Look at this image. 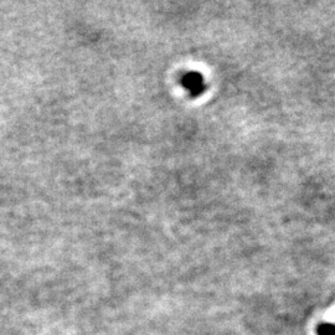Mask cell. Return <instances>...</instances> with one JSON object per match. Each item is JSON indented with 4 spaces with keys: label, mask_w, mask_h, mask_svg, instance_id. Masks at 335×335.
Listing matches in <instances>:
<instances>
[{
    "label": "cell",
    "mask_w": 335,
    "mask_h": 335,
    "mask_svg": "<svg viewBox=\"0 0 335 335\" xmlns=\"http://www.w3.org/2000/svg\"><path fill=\"white\" fill-rule=\"evenodd\" d=\"M318 334L319 335H335V325L333 324H320L318 327Z\"/></svg>",
    "instance_id": "cell-2"
},
{
    "label": "cell",
    "mask_w": 335,
    "mask_h": 335,
    "mask_svg": "<svg viewBox=\"0 0 335 335\" xmlns=\"http://www.w3.org/2000/svg\"><path fill=\"white\" fill-rule=\"evenodd\" d=\"M182 85L194 94L200 93L202 91V78L198 73H189L185 77L182 78Z\"/></svg>",
    "instance_id": "cell-1"
}]
</instances>
